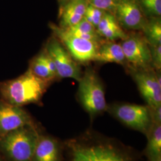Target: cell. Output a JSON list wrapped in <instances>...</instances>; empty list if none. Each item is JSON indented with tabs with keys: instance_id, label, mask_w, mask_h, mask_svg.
<instances>
[{
	"instance_id": "cell-25",
	"label": "cell",
	"mask_w": 161,
	"mask_h": 161,
	"mask_svg": "<svg viewBox=\"0 0 161 161\" xmlns=\"http://www.w3.org/2000/svg\"><path fill=\"white\" fill-rule=\"evenodd\" d=\"M72 0H58V4H59V8L65 5L66 4L68 3L70 1H71Z\"/></svg>"
},
{
	"instance_id": "cell-7",
	"label": "cell",
	"mask_w": 161,
	"mask_h": 161,
	"mask_svg": "<svg viewBox=\"0 0 161 161\" xmlns=\"http://www.w3.org/2000/svg\"><path fill=\"white\" fill-rule=\"evenodd\" d=\"M136 83L138 90L149 108L161 105V70L153 68H127Z\"/></svg>"
},
{
	"instance_id": "cell-8",
	"label": "cell",
	"mask_w": 161,
	"mask_h": 161,
	"mask_svg": "<svg viewBox=\"0 0 161 161\" xmlns=\"http://www.w3.org/2000/svg\"><path fill=\"white\" fill-rule=\"evenodd\" d=\"M44 48L54 63L58 79L72 78L80 80L82 76L80 65L55 36L50 37Z\"/></svg>"
},
{
	"instance_id": "cell-2",
	"label": "cell",
	"mask_w": 161,
	"mask_h": 161,
	"mask_svg": "<svg viewBox=\"0 0 161 161\" xmlns=\"http://www.w3.org/2000/svg\"><path fill=\"white\" fill-rule=\"evenodd\" d=\"M52 84L34 75L29 69L16 78L0 82V96L6 102L22 107L40 104Z\"/></svg>"
},
{
	"instance_id": "cell-10",
	"label": "cell",
	"mask_w": 161,
	"mask_h": 161,
	"mask_svg": "<svg viewBox=\"0 0 161 161\" xmlns=\"http://www.w3.org/2000/svg\"><path fill=\"white\" fill-rule=\"evenodd\" d=\"M28 125H36L29 113L0 99V137Z\"/></svg>"
},
{
	"instance_id": "cell-14",
	"label": "cell",
	"mask_w": 161,
	"mask_h": 161,
	"mask_svg": "<svg viewBox=\"0 0 161 161\" xmlns=\"http://www.w3.org/2000/svg\"><path fill=\"white\" fill-rule=\"evenodd\" d=\"M88 5L87 0H72L59 8V25L68 29L80 22L84 18Z\"/></svg>"
},
{
	"instance_id": "cell-13",
	"label": "cell",
	"mask_w": 161,
	"mask_h": 161,
	"mask_svg": "<svg viewBox=\"0 0 161 161\" xmlns=\"http://www.w3.org/2000/svg\"><path fill=\"white\" fill-rule=\"evenodd\" d=\"M28 69L36 76L51 84L58 80L54 63L44 48L30 60Z\"/></svg>"
},
{
	"instance_id": "cell-21",
	"label": "cell",
	"mask_w": 161,
	"mask_h": 161,
	"mask_svg": "<svg viewBox=\"0 0 161 161\" xmlns=\"http://www.w3.org/2000/svg\"><path fill=\"white\" fill-rule=\"evenodd\" d=\"M105 11L95 7L88 4L85 13L84 18L86 20L92 24V25L97 28L98 25L100 23L102 17H103Z\"/></svg>"
},
{
	"instance_id": "cell-4",
	"label": "cell",
	"mask_w": 161,
	"mask_h": 161,
	"mask_svg": "<svg viewBox=\"0 0 161 161\" xmlns=\"http://www.w3.org/2000/svg\"><path fill=\"white\" fill-rule=\"evenodd\" d=\"M78 101L92 119L106 111L108 104L103 84L97 72L88 68L78 81Z\"/></svg>"
},
{
	"instance_id": "cell-6",
	"label": "cell",
	"mask_w": 161,
	"mask_h": 161,
	"mask_svg": "<svg viewBox=\"0 0 161 161\" xmlns=\"http://www.w3.org/2000/svg\"><path fill=\"white\" fill-rule=\"evenodd\" d=\"M49 27L53 35L63 44L78 64H86L96 60L98 43L76 36L54 23H49Z\"/></svg>"
},
{
	"instance_id": "cell-24",
	"label": "cell",
	"mask_w": 161,
	"mask_h": 161,
	"mask_svg": "<svg viewBox=\"0 0 161 161\" xmlns=\"http://www.w3.org/2000/svg\"><path fill=\"white\" fill-rule=\"evenodd\" d=\"M150 116L153 124H161V105L155 107L149 108Z\"/></svg>"
},
{
	"instance_id": "cell-3",
	"label": "cell",
	"mask_w": 161,
	"mask_h": 161,
	"mask_svg": "<svg viewBox=\"0 0 161 161\" xmlns=\"http://www.w3.org/2000/svg\"><path fill=\"white\" fill-rule=\"evenodd\" d=\"M40 134L37 125L20 128L0 137V149L10 161H31Z\"/></svg>"
},
{
	"instance_id": "cell-1",
	"label": "cell",
	"mask_w": 161,
	"mask_h": 161,
	"mask_svg": "<svg viewBox=\"0 0 161 161\" xmlns=\"http://www.w3.org/2000/svg\"><path fill=\"white\" fill-rule=\"evenodd\" d=\"M63 144L64 161H140L131 147L91 129Z\"/></svg>"
},
{
	"instance_id": "cell-11",
	"label": "cell",
	"mask_w": 161,
	"mask_h": 161,
	"mask_svg": "<svg viewBox=\"0 0 161 161\" xmlns=\"http://www.w3.org/2000/svg\"><path fill=\"white\" fill-rule=\"evenodd\" d=\"M114 15L124 29L142 31L147 22L137 0H119Z\"/></svg>"
},
{
	"instance_id": "cell-26",
	"label": "cell",
	"mask_w": 161,
	"mask_h": 161,
	"mask_svg": "<svg viewBox=\"0 0 161 161\" xmlns=\"http://www.w3.org/2000/svg\"><path fill=\"white\" fill-rule=\"evenodd\" d=\"M151 161H161V157H159V158H158L157 159H155Z\"/></svg>"
},
{
	"instance_id": "cell-9",
	"label": "cell",
	"mask_w": 161,
	"mask_h": 161,
	"mask_svg": "<svg viewBox=\"0 0 161 161\" xmlns=\"http://www.w3.org/2000/svg\"><path fill=\"white\" fill-rule=\"evenodd\" d=\"M129 66L136 68H152L149 45L141 31L128 33L120 42Z\"/></svg>"
},
{
	"instance_id": "cell-22",
	"label": "cell",
	"mask_w": 161,
	"mask_h": 161,
	"mask_svg": "<svg viewBox=\"0 0 161 161\" xmlns=\"http://www.w3.org/2000/svg\"><path fill=\"white\" fill-rule=\"evenodd\" d=\"M118 1L119 0H87L89 4L105 12H109L113 14L115 13Z\"/></svg>"
},
{
	"instance_id": "cell-20",
	"label": "cell",
	"mask_w": 161,
	"mask_h": 161,
	"mask_svg": "<svg viewBox=\"0 0 161 161\" xmlns=\"http://www.w3.org/2000/svg\"><path fill=\"white\" fill-rule=\"evenodd\" d=\"M147 19L161 16V0H137Z\"/></svg>"
},
{
	"instance_id": "cell-16",
	"label": "cell",
	"mask_w": 161,
	"mask_h": 161,
	"mask_svg": "<svg viewBox=\"0 0 161 161\" xmlns=\"http://www.w3.org/2000/svg\"><path fill=\"white\" fill-rule=\"evenodd\" d=\"M96 30L98 34L106 40H122L128 35V33L118 22L115 16L109 12H105Z\"/></svg>"
},
{
	"instance_id": "cell-18",
	"label": "cell",
	"mask_w": 161,
	"mask_h": 161,
	"mask_svg": "<svg viewBox=\"0 0 161 161\" xmlns=\"http://www.w3.org/2000/svg\"><path fill=\"white\" fill-rule=\"evenodd\" d=\"M66 29L69 32L81 38L100 44L104 40L98 34L96 28L84 18L80 22Z\"/></svg>"
},
{
	"instance_id": "cell-19",
	"label": "cell",
	"mask_w": 161,
	"mask_h": 161,
	"mask_svg": "<svg viewBox=\"0 0 161 161\" xmlns=\"http://www.w3.org/2000/svg\"><path fill=\"white\" fill-rule=\"evenodd\" d=\"M141 32L149 45H161V17L147 19Z\"/></svg>"
},
{
	"instance_id": "cell-5",
	"label": "cell",
	"mask_w": 161,
	"mask_h": 161,
	"mask_svg": "<svg viewBox=\"0 0 161 161\" xmlns=\"http://www.w3.org/2000/svg\"><path fill=\"white\" fill-rule=\"evenodd\" d=\"M106 112L125 126L146 136L153 125L149 108L147 105L115 103L108 104Z\"/></svg>"
},
{
	"instance_id": "cell-27",
	"label": "cell",
	"mask_w": 161,
	"mask_h": 161,
	"mask_svg": "<svg viewBox=\"0 0 161 161\" xmlns=\"http://www.w3.org/2000/svg\"><path fill=\"white\" fill-rule=\"evenodd\" d=\"M0 161H2V160H1V158H0Z\"/></svg>"
},
{
	"instance_id": "cell-12",
	"label": "cell",
	"mask_w": 161,
	"mask_h": 161,
	"mask_svg": "<svg viewBox=\"0 0 161 161\" xmlns=\"http://www.w3.org/2000/svg\"><path fill=\"white\" fill-rule=\"evenodd\" d=\"M31 161H64L63 143L41 133Z\"/></svg>"
},
{
	"instance_id": "cell-17",
	"label": "cell",
	"mask_w": 161,
	"mask_h": 161,
	"mask_svg": "<svg viewBox=\"0 0 161 161\" xmlns=\"http://www.w3.org/2000/svg\"><path fill=\"white\" fill-rule=\"evenodd\" d=\"M146 137L147 144L144 154L148 161L161 157V124H153Z\"/></svg>"
},
{
	"instance_id": "cell-23",
	"label": "cell",
	"mask_w": 161,
	"mask_h": 161,
	"mask_svg": "<svg viewBox=\"0 0 161 161\" xmlns=\"http://www.w3.org/2000/svg\"><path fill=\"white\" fill-rule=\"evenodd\" d=\"M151 66L154 70L161 69V45H149Z\"/></svg>"
},
{
	"instance_id": "cell-15",
	"label": "cell",
	"mask_w": 161,
	"mask_h": 161,
	"mask_svg": "<svg viewBox=\"0 0 161 161\" xmlns=\"http://www.w3.org/2000/svg\"><path fill=\"white\" fill-rule=\"evenodd\" d=\"M95 61L119 64L126 69L129 66L120 43L114 41L104 40L99 44Z\"/></svg>"
}]
</instances>
